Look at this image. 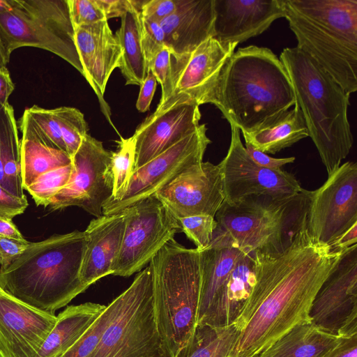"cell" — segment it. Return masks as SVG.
<instances>
[{
	"instance_id": "48",
	"label": "cell",
	"mask_w": 357,
	"mask_h": 357,
	"mask_svg": "<svg viewBox=\"0 0 357 357\" xmlns=\"http://www.w3.org/2000/svg\"><path fill=\"white\" fill-rule=\"evenodd\" d=\"M108 20L113 17H121L132 6V0H96Z\"/></svg>"
},
{
	"instance_id": "5",
	"label": "cell",
	"mask_w": 357,
	"mask_h": 357,
	"mask_svg": "<svg viewBox=\"0 0 357 357\" xmlns=\"http://www.w3.org/2000/svg\"><path fill=\"white\" fill-rule=\"evenodd\" d=\"M296 47L349 93L357 91V0H283Z\"/></svg>"
},
{
	"instance_id": "17",
	"label": "cell",
	"mask_w": 357,
	"mask_h": 357,
	"mask_svg": "<svg viewBox=\"0 0 357 357\" xmlns=\"http://www.w3.org/2000/svg\"><path fill=\"white\" fill-rule=\"evenodd\" d=\"M154 196L177 219L199 215L215 217L225 202L220 167L209 162L192 165Z\"/></svg>"
},
{
	"instance_id": "29",
	"label": "cell",
	"mask_w": 357,
	"mask_h": 357,
	"mask_svg": "<svg viewBox=\"0 0 357 357\" xmlns=\"http://www.w3.org/2000/svg\"><path fill=\"white\" fill-rule=\"evenodd\" d=\"M132 6L121 17V26L115 37L122 55L119 68L126 85L140 86L149 72L141 38L140 12Z\"/></svg>"
},
{
	"instance_id": "50",
	"label": "cell",
	"mask_w": 357,
	"mask_h": 357,
	"mask_svg": "<svg viewBox=\"0 0 357 357\" xmlns=\"http://www.w3.org/2000/svg\"><path fill=\"white\" fill-rule=\"evenodd\" d=\"M15 89L7 68L0 69V105L8 104V100Z\"/></svg>"
},
{
	"instance_id": "7",
	"label": "cell",
	"mask_w": 357,
	"mask_h": 357,
	"mask_svg": "<svg viewBox=\"0 0 357 357\" xmlns=\"http://www.w3.org/2000/svg\"><path fill=\"white\" fill-rule=\"evenodd\" d=\"M309 199L310 191L304 189L287 199L253 195L233 205L224 202L215 215V231L248 252L277 255L307 221Z\"/></svg>"
},
{
	"instance_id": "2",
	"label": "cell",
	"mask_w": 357,
	"mask_h": 357,
	"mask_svg": "<svg viewBox=\"0 0 357 357\" xmlns=\"http://www.w3.org/2000/svg\"><path fill=\"white\" fill-rule=\"evenodd\" d=\"M210 103L229 124L251 132L295 105L293 87L280 59L270 49L250 45L224 66Z\"/></svg>"
},
{
	"instance_id": "38",
	"label": "cell",
	"mask_w": 357,
	"mask_h": 357,
	"mask_svg": "<svg viewBox=\"0 0 357 357\" xmlns=\"http://www.w3.org/2000/svg\"><path fill=\"white\" fill-rule=\"evenodd\" d=\"M141 17L142 45L148 68L155 55L165 47V33L158 22Z\"/></svg>"
},
{
	"instance_id": "53",
	"label": "cell",
	"mask_w": 357,
	"mask_h": 357,
	"mask_svg": "<svg viewBox=\"0 0 357 357\" xmlns=\"http://www.w3.org/2000/svg\"><path fill=\"white\" fill-rule=\"evenodd\" d=\"M12 7V0H0V13L9 10Z\"/></svg>"
},
{
	"instance_id": "10",
	"label": "cell",
	"mask_w": 357,
	"mask_h": 357,
	"mask_svg": "<svg viewBox=\"0 0 357 357\" xmlns=\"http://www.w3.org/2000/svg\"><path fill=\"white\" fill-rule=\"evenodd\" d=\"M123 211L126 224L112 275L129 277L181 230L178 220L154 195Z\"/></svg>"
},
{
	"instance_id": "19",
	"label": "cell",
	"mask_w": 357,
	"mask_h": 357,
	"mask_svg": "<svg viewBox=\"0 0 357 357\" xmlns=\"http://www.w3.org/2000/svg\"><path fill=\"white\" fill-rule=\"evenodd\" d=\"M201 116L199 105L190 101L156 109L132 135L135 142L134 170L196 132L201 125Z\"/></svg>"
},
{
	"instance_id": "22",
	"label": "cell",
	"mask_w": 357,
	"mask_h": 357,
	"mask_svg": "<svg viewBox=\"0 0 357 357\" xmlns=\"http://www.w3.org/2000/svg\"><path fill=\"white\" fill-rule=\"evenodd\" d=\"M125 211L92 220L84 231L86 245L79 277L89 287L99 279L112 275L122 244L126 224Z\"/></svg>"
},
{
	"instance_id": "42",
	"label": "cell",
	"mask_w": 357,
	"mask_h": 357,
	"mask_svg": "<svg viewBox=\"0 0 357 357\" xmlns=\"http://www.w3.org/2000/svg\"><path fill=\"white\" fill-rule=\"evenodd\" d=\"M339 342L319 357H357V325L341 330Z\"/></svg>"
},
{
	"instance_id": "25",
	"label": "cell",
	"mask_w": 357,
	"mask_h": 357,
	"mask_svg": "<svg viewBox=\"0 0 357 357\" xmlns=\"http://www.w3.org/2000/svg\"><path fill=\"white\" fill-rule=\"evenodd\" d=\"M21 175L26 190L43 174L72 163L67 152L56 146L24 110L20 119Z\"/></svg>"
},
{
	"instance_id": "49",
	"label": "cell",
	"mask_w": 357,
	"mask_h": 357,
	"mask_svg": "<svg viewBox=\"0 0 357 357\" xmlns=\"http://www.w3.org/2000/svg\"><path fill=\"white\" fill-rule=\"evenodd\" d=\"M357 243V223L344 231L333 243L329 245L333 250H343Z\"/></svg>"
},
{
	"instance_id": "18",
	"label": "cell",
	"mask_w": 357,
	"mask_h": 357,
	"mask_svg": "<svg viewBox=\"0 0 357 357\" xmlns=\"http://www.w3.org/2000/svg\"><path fill=\"white\" fill-rule=\"evenodd\" d=\"M56 321L0 287V357H37Z\"/></svg>"
},
{
	"instance_id": "6",
	"label": "cell",
	"mask_w": 357,
	"mask_h": 357,
	"mask_svg": "<svg viewBox=\"0 0 357 357\" xmlns=\"http://www.w3.org/2000/svg\"><path fill=\"white\" fill-rule=\"evenodd\" d=\"M155 323L170 357L187 347L197 326L202 284L201 251L174 238L149 263Z\"/></svg>"
},
{
	"instance_id": "15",
	"label": "cell",
	"mask_w": 357,
	"mask_h": 357,
	"mask_svg": "<svg viewBox=\"0 0 357 357\" xmlns=\"http://www.w3.org/2000/svg\"><path fill=\"white\" fill-rule=\"evenodd\" d=\"M238 45L211 37L190 52L172 56L171 93L156 109L183 102L210 103L221 71Z\"/></svg>"
},
{
	"instance_id": "21",
	"label": "cell",
	"mask_w": 357,
	"mask_h": 357,
	"mask_svg": "<svg viewBox=\"0 0 357 357\" xmlns=\"http://www.w3.org/2000/svg\"><path fill=\"white\" fill-rule=\"evenodd\" d=\"M214 11L213 38L228 43L260 35L285 17L283 0H214Z\"/></svg>"
},
{
	"instance_id": "39",
	"label": "cell",
	"mask_w": 357,
	"mask_h": 357,
	"mask_svg": "<svg viewBox=\"0 0 357 357\" xmlns=\"http://www.w3.org/2000/svg\"><path fill=\"white\" fill-rule=\"evenodd\" d=\"M25 110L50 140L59 149L67 152L59 124L52 109H44L33 105Z\"/></svg>"
},
{
	"instance_id": "45",
	"label": "cell",
	"mask_w": 357,
	"mask_h": 357,
	"mask_svg": "<svg viewBox=\"0 0 357 357\" xmlns=\"http://www.w3.org/2000/svg\"><path fill=\"white\" fill-rule=\"evenodd\" d=\"M29 204L26 197L20 198L0 185V218L10 220L24 212Z\"/></svg>"
},
{
	"instance_id": "3",
	"label": "cell",
	"mask_w": 357,
	"mask_h": 357,
	"mask_svg": "<svg viewBox=\"0 0 357 357\" xmlns=\"http://www.w3.org/2000/svg\"><path fill=\"white\" fill-rule=\"evenodd\" d=\"M85 245L84 231L77 230L30 243L14 262L0 268V287L54 314L88 288L79 277Z\"/></svg>"
},
{
	"instance_id": "16",
	"label": "cell",
	"mask_w": 357,
	"mask_h": 357,
	"mask_svg": "<svg viewBox=\"0 0 357 357\" xmlns=\"http://www.w3.org/2000/svg\"><path fill=\"white\" fill-rule=\"evenodd\" d=\"M310 319L333 335L357 323V244L346 248L311 305Z\"/></svg>"
},
{
	"instance_id": "8",
	"label": "cell",
	"mask_w": 357,
	"mask_h": 357,
	"mask_svg": "<svg viewBox=\"0 0 357 357\" xmlns=\"http://www.w3.org/2000/svg\"><path fill=\"white\" fill-rule=\"evenodd\" d=\"M113 301V317L89 357H170L155 323L149 265Z\"/></svg>"
},
{
	"instance_id": "4",
	"label": "cell",
	"mask_w": 357,
	"mask_h": 357,
	"mask_svg": "<svg viewBox=\"0 0 357 357\" xmlns=\"http://www.w3.org/2000/svg\"><path fill=\"white\" fill-rule=\"evenodd\" d=\"M279 59L291 83L295 105L328 176L341 165L353 146L348 119L350 93L296 47L284 49Z\"/></svg>"
},
{
	"instance_id": "41",
	"label": "cell",
	"mask_w": 357,
	"mask_h": 357,
	"mask_svg": "<svg viewBox=\"0 0 357 357\" xmlns=\"http://www.w3.org/2000/svg\"><path fill=\"white\" fill-rule=\"evenodd\" d=\"M171 59L170 50L165 46L155 55L149 66V71L161 86L162 95L158 105L163 104L168 99L171 93Z\"/></svg>"
},
{
	"instance_id": "24",
	"label": "cell",
	"mask_w": 357,
	"mask_h": 357,
	"mask_svg": "<svg viewBox=\"0 0 357 357\" xmlns=\"http://www.w3.org/2000/svg\"><path fill=\"white\" fill-rule=\"evenodd\" d=\"M255 282L253 253H246L236 264L199 325L227 326L236 321Z\"/></svg>"
},
{
	"instance_id": "9",
	"label": "cell",
	"mask_w": 357,
	"mask_h": 357,
	"mask_svg": "<svg viewBox=\"0 0 357 357\" xmlns=\"http://www.w3.org/2000/svg\"><path fill=\"white\" fill-rule=\"evenodd\" d=\"M0 34L10 54L22 47L40 48L84 76L68 0H12L11 8L0 13Z\"/></svg>"
},
{
	"instance_id": "34",
	"label": "cell",
	"mask_w": 357,
	"mask_h": 357,
	"mask_svg": "<svg viewBox=\"0 0 357 357\" xmlns=\"http://www.w3.org/2000/svg\"><path fill=\"white\" fill-rule=\"evenodd\" d=\"M59 124L68 154L72 158L87 135L88 126L84 114L71 107L52 109Z\"/></svg>"
},
{
	"instance_id": "20",
	"label": "cell",
	"mask_w": 357,
	"mask_h": 357,
	"mask_svg": "<svg viewBox=\"0 0 357 357\" xmlns=\"http://www.w3.org/2000/svg\"><path fill=\"white\" fill-rule=\"evenodd\" d=\"M75 44L84 69V77L96 93L100 107L110 121L104 99L106 85L120 65L122 52L107 20L75 28Z\"/></svg>"
},
{
	"instance_id": "13",
	"label": "cell",
	"mask_w": 357,
	"mask_h": 357,
	"mask_svg": "<svg viewBox=\"0 0 357 357\" xmlns=\"http://www.w3.org/2000/svg\"><path fill=\"white\" fill-rule=\"evenodd\" d=\"M357 223V164L347 162L310 191L307 227L317 241L331 245Z\"/></svg>"
},
{
	"instance_id": "28",
	"label": "cell",
	"mask_w": 357,
	"mask_h": 357,
	"mask_svg": "<svg viewBox=\"0 0 357 357\" xmlns=\"http://www.w3.org/2000/svg\"><path fill=\"white\" fill-rule=\"evenodd\" d=\"M268 124L243 132L246 144L265 153L275 154L309 137L307 126L296 105Z\"/></svg>"
},
{
	"instance_id": "36",
	"label": "cell",
	"mask_w": 357,
	"mask_h": 357,
	"mask_svg": "<svg viewBox=\"0 0 357 357\" xmlns=\"http://www.w3.org/2000/svg\"><path fill=\"white\" fill-rule=\"evenodd\" d=\"M114 311L112 301L82 336L61 357H89L94 351Z\"/></svg>"
},
{
	"instance_id": "1",
	"label": "cell",
	"mask_w": 357,
	"mask_h": 357,
	"mask_svg": "<svg viewBox=\"0 0 357 357\" xmlns=\"http://www.w3.org/2000/svg\"><path fill=\"white\" fill-rule=\"evenodd\" d=\"M344 250L315 240L306 221L282 252L253 253L255 282L234 323L239 333L231 357H255L296 325L312 322V301Z\"/></svg>"
},
{
	"instance_id": "40",
	"label": "cell",
	"mask_w": 357,
	"mask_h": 357,
	"mask_svg": "<svg viewBox=\"0 0 357 357\" xmlns=\"http://www.w3.org/2000/svg\"><path fill=\"white\" fill-rule=\"evenodd\" d=\"M68 1L75 29L106 20L96 0H68Z\"/></svg>"
},
{
	"instance_id": "44",
	"label": "cell",
	"mask_w": 357,
	"mask_h": 357,
	"mask_svg": "<svg viewBox=\"0 0 357 357\" xmlns=\"http://www.w3.org/2000/svg\"><path fill=\"white\" fill-rule=\"evenodd\" d=\"M30 242L0 236V265L6 268L14 262L27 248Z\"/></svg>"
},
{
	"instance_id": "23",
	"label": "cell",
	"mask_w": 357,
	"mask_h": 357,
	"mask_svg": "<svg viewBox=\"0 0 357 357\" xmlns=\"http://www.w3.org/2000/svg\"><path fill=\"white\" fill-rule=\"evenodd\" d=\"M214 0H180L176 10L159 22L172 56L194 50L214 36Z\"/></svg>"
},
{
	"instance_id": "51",
	"label": "cell",
	"mask_w": 357,
	"mask_h": 357,
	"mask_svg": "<svg viewBox=\"0 0 357 357\" xmlns=\"http://www.w3.org/2000/svg\"><path fill=\"white\" fill-rule=\"evenodd\" d=\"M0 236L17 240L25 239L10 220L0 218Z\"/></svg>"
},
{
	"instance_id": "46",
	"label": "cell",
	"mask_w": 357,
	"mask_h": 357,
	"mask_svg": "<svg viewBox=\"0 0 357 357\" xmlns=\"http://www.w3.org/2000/svg\"><path fill=\"white\" fill-rule=\"evenodd\" d=\"M245 149L255 162L261 167L271 169H280L282 166L294 162L296 159L295 157L272 158L268 154L259 151L246 144Z\"/></svg>"
},
{
	"instance_id": "26",
	"label": "cell",
	"mask_w": 357,
	"mask_h": 357,
	"mask_svg": "<svg viewBox=\"0 0 357 357\" xmlns=\"http://www.w3.org/2000/svg\"><path fill=\"white\" fill-rule=\"evenodd\" d=\"M246 253L227 236L214 231L209 246L201 251L202 284L197 324L237 262Z\"/></svg>"
},
{
	"instance_id": "30",
	"label": "cell",
	"mask_w": 357,
	"mask_h": 357,
	"mask_svg": "<svg viewBox=\"0 0 357 357\" xmlns=\"http://www.w3.org/2000/svg\"><path fill=\"white\" fill-rule=\"evenodd\" d=\"M339 340L312 322L301 324L255 357H319Z\"/></svg>"
},
{
	"instance_id": "32",
	"label": "cell",
	"mask_w": 357,
	"mask_h": 357,
	"mask_svg": "<svg viewBox=\"0 0 357 357\" xmlns=\"http://www.w3.org/2000/svg\"><path fill=\"white\" fill-rule=\"evenodd\" d=\"M239 331L234 324L197 326L190 344L175 357H231Z\"/></svg>"
},
{
	"instance_id": "35",
	"label": "cell",
	"mask_w": 357,
	"mask_h": 357,
	"mask_svg": "<svg viewBox=\"0 0 357 357\" xmlns=\"http://www.w3.org/2000/svg\"><path fill=\"white\" fill-rule=\"evenodd\" d=\"M72 173V163L50 170L37 178L26 190L37 206L47 207L54 195L67 185Z\"/></svg>"
},
{
	"instance_id": "47",
	"label": "cell",
	"mask_w": 357,
	"mask_h": 357,
	"mask_svg": "<svg viewBox=\"0 0 357 357\" xmlns=\"http://www.w3.org/2000/svg\"><path fill=\"white\" fill-rule=\"evenodd\" d=\"M157 81L153 74L149 71L140 86L139 96L136 102V108L140 112H146L150 107L153 98Z\"/></svg>"
},
{
	"instance_id": "43",
	"label": "cell",
	"mask_w": 357,
	"mask_h": 357,
	"mask_svg": "<svg viewBox=\"0 0 357 357\" xmlns=\"http://www.w3.org/2000/svg\"><path fill=\"white\" fill-rule=\"evenodd\" d=\"M179 1L180 0L143 1L140 15L145 19L159 22L176 10Z\"/></svg>"
},
{
	"instance_id": "37",
	"label": "cell",
	"mask_w": 357,
	"mask_h": 357,
	"mask_svg": "<svg viewBox=\"0 0 357 357\" xmlns=\"http://www.w3.org/2000/svg\"><path fill=\"white\" fill-rule=\"evenodd\" d=\"M178 220L181 230L195 243L197 250L202 251L209 246L218 225L215 217L199 215Z\"/></svg>"
},
{
	"instance_id": "11",
	"label": "cell",
	"mask_w": 357,
	"mask_h": 357,
	"mask_svg": "<svg viewBox=\"0 0 357 357\" xmlns=\"http://www.w3.org/2000/svg\"><path fill=\"white\" fill-rule=\"evenodd\" d=\"M112 152L87 134L72 157L73 173L67 185L52 199V210L78 206L99 218L112 195Z\"/></svg>"
},
{
	"instance_id": "52",
	"label": "cell",
	"mask_w": 357,
	"mask_h": 357,
	"mask_svg": "<svg viewBox=\"0 0 357 357\" xmlns=\"http://www.w3.org/2000/svg\"><path fill=\"white\" fill-rule=\"evenodd\" d=\"M10 53L8 51L0 34V69L6 68L10 61Z\"/></svg>"
},
{
	"instance_id": "33",
	"label": "cell",
	"mask_w": 357,
	"mask_h": 357,
	"mask_svg": "<svg viewBox=\"0 0 357 357\" xmlns=\"http://www.w3.org/2000/svg\"><path fill=\"white\" fill-rule=\"evenodd\" d=\"M116 142L118 149L112 152L111 160L112 195L110 199L105 204L118 202L123 197L134 172L135 142L133 137L129 138L121 137V139Z\"/></svg>"
},
{
	"instance_id": "12",
	"label": "cell",
	"mask_w": 357,
	"mask_h": 357,
	"mask_svg": "<svg viewBox=\"0 0 357 357\" xmlns=\"http://www.w3.org/2000/svg\"><path fill=\"white\" fill-rule=\"evenodd\" d=\"M230 126V145L226 156L218 164L225 203L233 205L253 195L287 199L303 191L293 174L281 169L265 168L255 162L241 140L239 130L233 124Z\"/></svg>"
},
{
	"instance_id": "14",
	"label": "cell",
	"mask_w": 357,
	"mask_h": 357,
	"mask_svg": "<svg viewBox=\"0 0 357 357\" xmlns=\"http://www.w3.org/2000/svg\"><path fill=\"white\" fill-rule=\"evenodd\" d=\"M205 124L142 167L134 170L128 189L118 202L107 203L102 215L116 214L155 195L190 167L203 162L211 141Z\"/></svg>"
},
{
	"instance_id": "31",
	"label": "cell",
	"mask_w": 357,
	"mask_h": 357,
	"mask_svg": "<svg viewBox=\"0 0 357 357\" xmlns=\"http://www.w3.org/2000/svg\"><path fill=\"white\" fill-rule=\"evenodd\" d=\"M0 185L13 195L23 198L20 143L13 107L0 105Z\"/></svg>"
},
{
	"instance_id": "27",
	"label": "cell",
	"mask_w": 357,
	"mask_h": 357,
	"mask_svg": "<svg viewBox=\"0 0 357 357\" xmlns=\"http://www.w3.org/2000/svg\"><path fill=\"white\" fill-rule=\"evenodd\" d=\"M105 308L106 305L90 302L67 307L56 316L37 357H61Z\"/></svg>"
}]
</instances>
